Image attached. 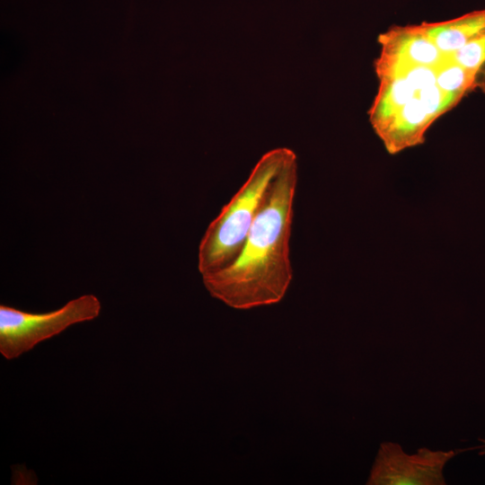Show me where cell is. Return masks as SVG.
<instances>
[{
    "mask_svg": "<svg viewBox=\"0 0 485 485\" xmlns=\"http://www.w3.org/2000/svg\"><path fill=\"white\" fill-rule=\"evenodd\" d=\"M436 81L442 91L459 99L485 84L475 73L461 66L449 57L436 66Z\"/></svg>",
    "mask_w": 485,
    "mask_h": 485,
    "instance_id": "obj_8",
    "label": "cell"
},
{
    "mask_svg": "<svg viewBox=\"0 0 485 485\" xmlns=\"http://www.w3.org/2000/svg\"><path fill=\"white\" fill-rule=\"evenodd\" d=\"M425 32L446 56L485 32V9L440 22L420 23Z\"/></svg>",
    "mask_w": 485,
    "mask_h": 485,
    "instance_id": "obj_7",
    "label": "cell"
},
{
    "mask_svg": "<svg viewBox=\"0 0 485 485\" xmlns=\"http://www.w3.org/2000/svg\"><path fill=\"white\" fill-rule=\"evenodd\" d=\"M381 53L375 63L413 64L436 67L447 56L428 36L421 24L393 26L379 36Z\"/></svg>",
    "mask_w": 485,
    "mask_h": 485,
    "instance_id": "obj_6",
    "label": "cell"
},
{
    "mask_svg": "<svg viewBox=\"0 0 485 485\" xmlns=\"http://www.w3.org/2000/svg\"><path fill=\"white\" fill-rule=\"evenodd\" d=\"M101 309L100 300L91 294L47 313H30L1 304L0 354L7 360L17 358L70 326L97 318Z\"/></svg>",
    "mask_w": 485,
    "mask_h": 485,
    "instance_id": "obj_3",
    "label": "cell"
},
{
    "mask_svg": "<svg viewBox=\"0 0 485 485\" xmlns=\"http://www.w3.org/2000/svg\"><path fill=\"white\" fill-rule=\"evenodd\" d=\"M297 181L293 153L273 181L237 258L201 276L211 296L239 310L283 299L293 279L290 239Z\"/></svg>",
    "mask_w": 485,
    "mask_h": 485,
    "instance_id": "obj_1",
    "label": "cell"
},
{
    "mask_svg": "<svg viewBox=\"0 0 485 485\" xmlns=\"http://www.w3.org/2000/svg\"><path fill=\"white\" fill-rule=\"evenodd\" d=\"M447 57L475 73L485 84V32Z\"/></svg>",
    "mask_w": 485,
    "mask_h": 485,
    "instance_id": "obj_9",
    "label": "cell"
},
{
    "mask_svg": "<svg viewBox=\"0 0 485 485\" xmlns=\"http://www.w3.org/2000/svg\"><path fill=\"white\" fill-rule=\"evenodd\" d=\"M455 451H431L420 448L406 454L398 444L383 443L373 465L367 484L372 485H443L445 464Z\"/></svg>",
    "mask_w": 485,
    "mask_h": 485,
    "instance_id": "obj_5",
    "label": "cell"
},
{
    "mask_svg": "<svg viewBox=\"0 0 485 485\" xmlns=\"http://www.w3.org/2000/svg\"><path fill=\"white\" fill-rule=\"evenodd\" d=\"M460 100L442 91L436 83L422 86L375 133L388 153L398 154L422 144L426 131L432 123Z\"/></svg>",
    "mask_w": 485,
    "mask_h": 485,
    "instance_id": "obj_4",
    "label": "cell"
},
{
    "mask_svg": "<svg viewBox=\"0 0 485 485\" xmlns=\"http://www.w3.org/2000/svg\"><path fill=\"white\" fill-rule=\"evenodd\" d=\"M293 153L281 147L263 154L244 183L207 225L198 251L201 276L221 269L237 258L273 181Z\"/></svg>",
    "mask_w": 485,
    "mask_h": 485,
    "instance_id": "obj_2",
    "label": "cell"
},
{
    "mask_svg": "<svg viewBox=\"0 0 485 485\" xmlns=\"http://www.w3.org/2000/svg\"><path fill=\"white\" fill-rule=\"evenodd\" d=\"M482 441H483L484 444H485V440H482ZM484 447H485V445H484ZM481 454H485V450H484Z\"/></svg>",
    "mask_w": 485,
    "mask_h": 485,
    "instance_id": "obj_10",
    "label": "cell"
}]
</instances>
